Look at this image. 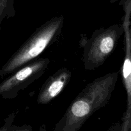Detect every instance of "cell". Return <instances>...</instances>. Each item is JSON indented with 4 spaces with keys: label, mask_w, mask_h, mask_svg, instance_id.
<instances>
[{
    "label": "cell",
    "mask_w": 131,
    "mask_h": 131,
    "mask_svg": "<svg viewBox=\"0 0 131 131\" xmlns=\"http://www.w3.org/2000/svg\"><path fill=\"white\" fill-rule=\"evenodd\" d=\"M72 73L69 69L62 68L45 82L37 98L39 104H47L60 95L70 81Z\"/></svg>",
    "instance_id": "cell-6"
},
{
    "label": "cell",
    "mask_w": 131,
    "mask_h": 131,
    "mask_svg": "<svg viewBox=\"0 0 131 131\" xmlns=\"http://www.w3.org/2000/svg\"><path fill=\"white\" fill-rule=\"evenodd\" d=\"M47 58H41L27 64L0 83V96L4 99L17 97L22 90L42 77L50 63Z\"/></svg>",
    "instance_id": "cell-4"
},
{
    "label": "cell",
    "mask_w": 131,
    "mask_h": 131,
    "mask_svg": "<svg viewBox=\"0 0 131 131\" xmlns=\"http://www.w3.org/2000/svg\"><path fill=\"white\" fill-rule=\"evenodd\" d=\"M124 14L123 28L125 37V57L122 66V78L127 92V109L122 119L121 131L131 130V43L130 38V19L131 0H121Z\"/></svg>",
    "instance_id": "cell-5"
},
{
    "label": "cell",
    "mask_w": 131,
    "mask_h": 131,
    "mask_svg": "<svg viewBox=\"0 0 131 131\" xmlns=\"http://www.w3.org/2000/svg\"><path fill=\"white\" fill-rule=\"evenodd\" d=\"M119 1V0H110V2L112 3H115L116 1Z\"/></svg>",
    "instance_id": "cell-10"
},
{
    "label": "cell",
    "mask_w": 131,
    "mask_h": 131,
    "mask_svg": "<svg viewBox=\"0 0 131 131\" xmlns=\"http://www.w3.org/2000/svg\"><path fill=\"white\" fill-rule=\"evenodd\" d=\"M124 33L122 24H116L93 32L83 44V62L86 70H94L104 64L115 50L119 39Z\"/></svg>",
    "instance_id": "cell-3"
},
{
    "label": "cell",
    "mask_w": 131,
    "mask_h": 131,
    "mask_svg": "<svg viewBox=\"0 0 131 131\" xmlns=\"http://www.w3.org/2000/svg\"><path fill=\"white\" fill-rule=\"evenodd\" d=\"M15 113H12L10 115H9L7 118L5 119V123L2 127H0V131H6L9 128L10 126H12L14 119L15 118Z\"/></svg>",
    "instance_id": "cell-8"
},
{
    "label": "cell",
    "mask_w": 131,
    "mask_h": 131,
    "mask_svg": "<svg viewBox=\"0 0 131 131\" xmlns=\"http://www.w3.org/2000/svg\"><path fill=\"white\" fill-rule=\"evenodd\" d=\"M118 73H110L88 83L72 101L61 119L60 131H78L97 110L110 101Z\"/></svg>",
    "instance_id": "cell-1"
},
{
    "label": "cell",
    "mask_w": 131,
    "mask_h": 131,
    "mask_svg": "<svg viewBox=\"0 0 131 131\" xmlns=\"http://www.w3.org/2000/svg\"><path fill=\"white\" fill-rule=\"evenodd\" d=\"M130 131H131V130H130Z\"/></svg>",
    "instance_id": "cell-12"
},
{
    "label": "cell",
    "mask_w": 131,
    "mask_h": 131,
    "mask_svg": "<svg viewBox=\"0 0 131 131\" xmlns=\"http://www.w3.org/2000/svg\"><path fill=\"white\" fill-rule=\"evenodd\" d=\"M6 131H31V127L28 126H24V127H12L10 126L8 129Z\"/></svg>",
    "instance_id": "cell-9"
},
{
    "label": "cell",
    "mask_w": 131,
    "mask_h": 131,
    "mask_svg": "<svg viewBox=\"0 0 131 131\" xmlns=\"http://www.w3.org/2000/svg\"><path fill=\"white\" fill-rule=\"evenodd\" d=\"M15 0H0V30L1 24L5 18H10L15 15L14 3Z\"/></svg>",
    "instance_id": "cell-7"
},
{
    "label": "cell",
    "mask_w": 131,
    "mask_h": 131,
    "mask_svg": "<svg viewBox=\"0 0 131 131\" xmlns=\"http://www.w3.org/2000/svg\"><path fill=\"white\" fill-rule=\"evenodd\" d=\"M63 22L62 15L54 17L37 29L0 69V77L12 74L40 55L56 40L61 32Z\"/></svg>",
    "instance_id": "cell-2"
},
{
    "label": "cell",
    "mask_w": 131,
    "mask_h": 131,
    "mask_svg": "<svg viewBox=\"0 0 131 131\" xmlns=\"http://www.w3.org/2000/svg\"><path fill=\"white\" fill-rule=\"evenodd\" d=\"M129 32H130V43H131V24L130 25V29H129Z\"/></svg>",
    "instance_id": "cell-11"
}]
</instances>
